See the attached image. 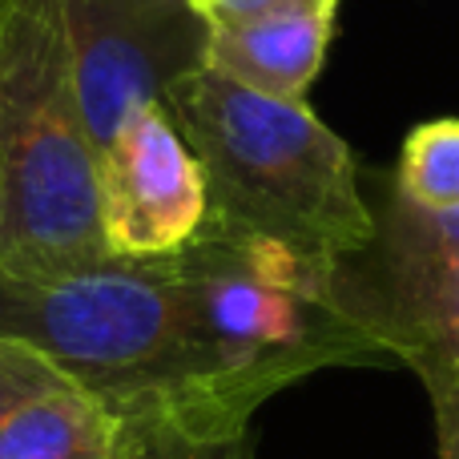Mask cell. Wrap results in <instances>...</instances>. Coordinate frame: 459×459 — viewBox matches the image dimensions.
Instances as JSON below:
<instances>
[{
	"mask_svg": "<svg viewBox=\"0 0 459 459\" xmlns=\"http://www.w3.org/2000/svg\"><path fill=\"white\" fill-rule=\"evenodd\" d=\"M206 174V222L347 262L375 238L359 161L302 101H274L202 65L161 97Z\"/></svg>",
	"mask_w": 459,
	"mask_h": 459,
	"instance_id": "7a4b0ae2",
	"label": "cell"
},
{
	"mask_svg": "<svg viewBox=\"0 0 459 459\" xmlns=\"http://www.w3.org/2000/svg\"><path fill=\"white\" fill-rule=\"evenodd\" d=\"M334 286L351 318L420 375L431 403L459 395V210L428 214L391 186L371 246L339 262Z\"/></svg>",
	"mask_w": 459,
	"mask_h": 459,
	"instance_id": "277c9868",
	"label": "cell"
},
{
	"mask_svg": "<svg viewBox=\"0 0 459 459\" xmlns=\"http://www.w3.org/2000/svg\"><path fill=\"white\" fill-rule=\"evenodd\" d=\"M210 214L206 174L161 101H145L101 145V234L109 258L178 254Z\"/></svg>",
	"mask_w": 459,
	"mask_h": 459,
	"instance_id": "8992f818",
	"label": "cell"
},
{
	"mask_svg": "<svg viewBox=\"0 0 459 459\" xmlns=\"http://www.w3.org/2000/svg\"><path fill=\"white\" fill-rule=\"evenodd\" d=\"M109 262L101 150L77 93L61 0H8L0 32V274L56 278Z\"/></svg>",
	"mask_w": 459,
	"mask_h": 459,
	"instance_id": "3957f363",
	"label": "cell"
},
{
	"mask_svg": "<svg viewBox=\"0 0 459 459\" xmlns=\"http://www.w3.org/2000/svg\"><path fill=\"white\" fill-rule=\"evenodd\" d=\"M0 339L37 351L129 423L222 439L250 431L266 403L218 347L186 250L56 278L0 274Z\"/></svg>",
	"mask_w": 459,
	"mask_h": 459,
	"instance_id": "6da1fadb",
	"label": "cell"
},
{
	"mask_svg": "<svg viewBox=\"0 0 459 459\" xmlns=\"http://www.w3.org/2000/svg\"><path fill=\"white\" fill-rule=\"evenodd\" d=\"M137 431V459H254L250 431L222 439L182 436L161 423H134Z\"/></svg>",
	"mask_w": 459,
	"mask_h": 459,
	"instance_id": "30bf717a",
	"label": "cell"
},
{
	"mask_svg": "<svg viewBox=\"0 0 459 459\" xmlns=\"http://www.w3.org/2000/svg\"><path fill=\"white\" fill-rule=\"evenodd\" d=\"M190 4L198 8V16L206 24H226L254 13H266V8H278V4H294V0H190Z\"/></svg>",
	"mask_w": 459,
	"mask_h": 459,
	"instance_id": "7c38bea8",
	"label": "cell"
},
{
	"mask_svg": "<svg viewBox=\"0 0 459 459\" xmlns=\"http://www.w3.org/2000/svg\"><path fill=\"white\" fill-rule=\"evenodd\" d=\"M77 93L97 150L145 101L206 65L210 24L190 0H61Z\"/></svg>",
	"mask_w": 459,
	"mask_h": 459,
	"instance_id": "5b68a950",
	"label": "cell"
},
{
	"mask_svg": "<svg viewBox=\"0 0 459 459\" xmlns=\"http://www.w3.org/2000/svg\"><path fill=\"white\" fill-rule=\"evenodd\" d=\"M339 0H294L242 21L210 24L206 65L274 101H302L323 73Z\"/></svg>",
	"mask_w": 459,
	"mask_h": 459,
	"instance_id": "52a82bcc",
	"label": "cell"
},
{
	"mask_svg": "<svg viewBox=\"0 0 459 459\" xmlns=\"http://www.w3.org/2000/svg\"><path fill=\"white\" fill-rule=\"evenodd\" d=\"M4 13H8V0H0V32H4Z\"/></svg>",
	"mask_w": 459,
	"mask_h": 459,
	"instance_id": "5bb4252c",
	"label": "cell"
},
{
	"mask_svg": "<svg viewBox=\"0 0 459 459\" xmlns=\"http://www.w3.org/2000/svg\"><path fill=\"white\" fill-rule=\"evenodd\" d=\"M0 459H137V431L105 399L65 379L8 415Z\"/></svg>",
	"mask_w": 459,
	"mask_h": 459,
	"instance_id": "ba28073f",
	"label": "cell"
},
{
	"mask_svg": "<svg viewBox=\"0 0 459 459\" xmlns=\"http://www.w3.org/2000/svg\"><path fill=\"white\" fill-rule=\"evenodd\" d=\"M56 383H65V375L48 367L37 351L21 347L13 339H0V428L21 403H29L32 395L56 387Z\"/></svg>",
	"mask_w": 459,
	"mask_h": 459,
	"instance_id": "8fae6325",
	"label": "cell"
},
{
	"mask_svg": "<svg viewBox=\"0 0 459 459\" xmlns=\"http://www.w3.org/2000/svg\"><path fill=\"white\" fill-rule=\"evenodd\" d=\"M436 411V439H439V459H459V395L431 403Z\"/></svg>",
	"mask_w": 459,
	"mask_h": 459,
	"instance_id": "4fadbf2b",
	"label": "cell"
},
{
	"mask_svg": "<svg viewBox=\"0 0 459 459\" xmlns=\"http://www.w3.org/2000/svg\"><path fill=\"white\" fill-rule=\"evenodd\" d=\"M395 194L428 214L459 210V117H436L411 129L399 153Z\"/></svg>",
	"mask_w": 459,
	"mask_h": 459,
	"instance_id": "9c48e42d",
	"label": "cell"
}]
</instances>
